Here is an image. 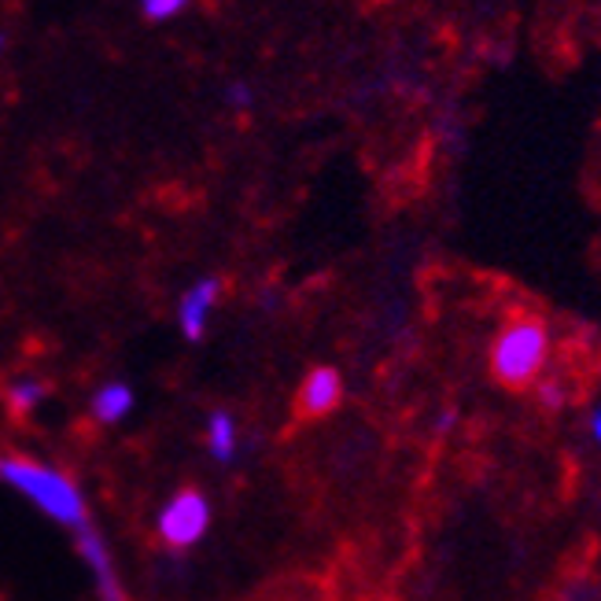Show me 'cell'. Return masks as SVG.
Wrapping results in <instances>:
<instances>
[{
  "instance_id": "6da1fadb",
  "label": "cell",
  "mask_w": 601,
  "mask_h": 601,
  "mask_svg": "<svg viewBox=\"0 0 601 601\" xmlns=\"http://www.w3.org/2000/svg\"><path fill=\"white\" fill-rule=\"evenodd\" d=\"M550 354V328L535 314L510 317L491 343V377L510 391L531 388Z\"/></svg>"
},
{
  "instance_id": "7a4b0ae2",
  "label": "cell",
  "mask_w": 601,
  "mask_h": 601,
  "mask_svg": "<svg viewBox=\"0 0 601 601\" xmlns=\"http://www.w3.org/2000/svg\"><path fill=\"white\" fill-rule=\"evenodd\" d=\"M0 480L12 484L18 494H26L30 502L41 505L52 521L71 524V528L86 524V502H82L78 487L63 473H55V468L37 465L30 458H4L0 462Z\"/></svg>"
},
{
  "instance_id": "3957f363",
  "label": "cell",
  "mask_w": 601,
  "mask_h": 601,
  "mask_svg": "<svg viewBox=\"0 0 601 601\" xmlns=\"http://www.w3.org/2000/svg\"><path fill=\"white\" fill-rule=\"evenodd\" d=\"M206 524H211V505H206V499L196 487H185L163 510V516H159V535H163L166 547L189 550L203 539Z\"/></svg>"
},
{
  "instance_id": "277c9868",
  "label": "cell",
  "mask_w": 601,
  "mask_h": 601,
  "mask_svg": "<svg viewBox=\"0 0 601 601\" xmlns=\"http://www.w3.org/2000/svg\"><path fill=\"white\" fill-rule=\"evenodd\" d=\"M343 399V377L333 365H317L306 373V380L299 384L296 396V417L299 421H317L325 413H333Z\"/></svg>"
},
{
  "instance_id": "5b68a950",
  "label": "cell",
  "mask_w": 601,
  "mask_h": 601,
  "mask_svg": "<svg viewBox=\"0 0 601 601\" xmlns=\"http://www.w3.org/2000/svg\"><path fill=\"white\" fill-rule=\"evenodd\" d=\"M78 550H82V558H86V565L92 568V579H97L100 598L103 601H126L118 576H115V565H111V553H108L103 539L89 528V524H82V528H78Z\"/></svg>"
},
{
  "instance_id": "8992f818",
  "label": "cell",
  "mask_w": 601,
  "mask_h": 601,
  "mask_svg": "<svg viewBox=\"0 0 601 601\" xmlns=\"http://www.w3.org/2000/svg\"><path fill=\"white\" fill-rule=\"evenodd\" d=\"M222 292V280L218 277H203L200 285H192L181 299V328L189 340H200L203 325H206V310L214 306V299Z\"/></svg>"
},
{
  "instance_id": "52a82bcc",
  "label": "cell",
  "mask_w": 601,
  "mask_h": 601,
  "mask_svg": "<svg viewBox=\"0 0 601 601\" xmlns=\"http://www.w3.org/2000/svg\"><path fill=\"white\" fill-rule=\"evenodd\" d=\"M129 406H134V391H129L126 384H108V388L92 399V413H97V421H103V425L126 417Z\"/></svg>"
},
{
  "instance_id": "ba28073f",
  "label": "cell",
  "mask_w": 601,
  "mask_h": 601,
  "mask_svg": "<svg viewBox=\"0 0 601 601\" xmlns=\"http://www.w3.org/2000/svg\"><path fill=\"white\" fill-rule=\"evenodd\" d=\"M206 443H211V454L218 462H229L233 450H237V428H233V417L225 410L211 413V428H206Z\"/></svg>"
},
{
  "instance_id": "9c48e42d",
  "label": "cell",
  "mask_w": 601,
  "mask_h": 601,
  "mask_svg": "<svg viewBox=\"0 0 601 601\" xmlns=\"http://www.w3.org/2000/svg\"><path fill=\"white\" fill-rule=\"evenodd\" d=\"M41 396H45V384H34V380L18 384V388H12V410H15V413L34 410L37 402H41Z\"/></svg>"
},
{
  "instance_id": "30bf717a",
  "label": "cell",
  "mask_w": 601,
  "mask_h": 601,
  "mask_svg": "<svg viewBox=\"0 0 601 601\" xmlns=\"http://www.w3.org/2000/svg\"><path fill=\"white\" fill-rule=\"evenodd\" d=\"M185 4H189V0H145V15L155 18V23H163V18L181 12Z\"/></svg>"
},
{
  "instance_id": "8fae6325",
  "label": "cell",
  "mask_w": 601,
  "mask_h": 601,
  "mask_svg": "<svg viewBox=\"0 0 601 601\" xmlns=\"http://www.w3.org/2000/svg\"><path fill=\"white\" fill-rule=\"evenodd\" d=\"M225 100L233 103V108H240V111H248L251 103H255V92H251L243 82H237V86H229V92H225Z\"/></svg>"
},
{
  "instance_id": "7c38bea8",
  "label": "cell",
  "mask_w": 601,
  "mask_h": 601,
  "mask_svg": "<svg viewBox=\"0 0 601 601\" xmlns=\"http://www.w3.org/2000/svg\"><path fill=\"white\" fill-rule=\"evenodd\" d=\"M590 431H594V439L601 443V410H594V417H590Z\"/></svg>"
},
{
  "instance_id": "4fadbf2b",
  "label": "cell",
  "mask_w": 601,
  "mask_h": 601,
  "mask_svg": "<svg viewBox=\"0 0 601 601\" xmlns=\"http://www.w3.org/2000/svg\"><path fill=\"white\" fill-rule=\"evenodd\" d=\"M0 52H4V34H0Z\"/></svg>"
}]
</instances>
